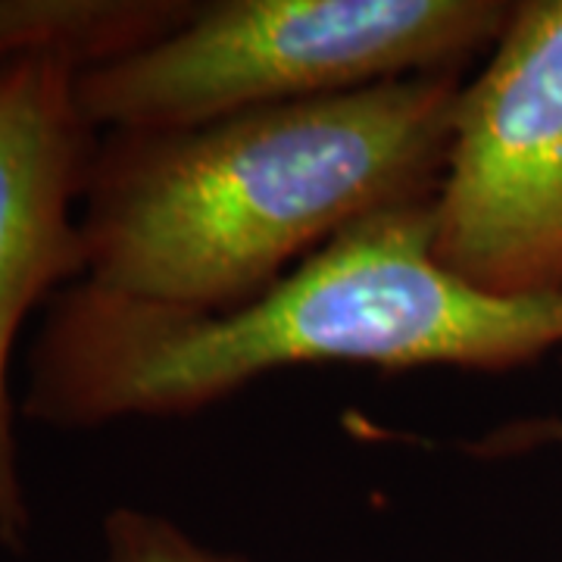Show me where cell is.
Listing matches in <instances>:
<instances>
[{"instance_id":"obj_1","label":"cell","mask_w":562,"mask_h":562,"mask_svg":"<svg viewBox=\"0 0 562 562\" xmlns=\"http://www.w3.org/2000/svg\"><path fill=\"white\" fill-rule=\"evenodd\" d=\"M431 238V203L384 210L232 313L76 281L50 297L22 413L57 428L176 419L301 366L509 372L562 350V297L482 294L443 269Z\"/></svg>"},{"instance_id":"obj_2","label":"cell","mask_w":562,"mask_h":562,"mask_svg":"<svg viewBox=\"0 0 562 562\" xmlns=\"http://www.w3.org/2000/svg\"><path fill=\"white\" fill-rule=\"evenodd\" d=\"M462 76L247 110L169 132H103L81 198L88 284L232 313L375 213L431 203Z\"/></svg>"},{"instance_id":"obj_3","label":"cell","mask_w":562,"mask_h":562,"mask_svg":"<svg viewBox=\"0 0 562 562\" xmlns=\"http://www.w3.org/2000/svg\"><path fill=\"white\" fill-rule=\"evenodd\" d=\"M501 0H216L79 76L103 132H169L387 81L462 76L497 44Z\"/></svg>"},{"instance_id":"obj_4","label":"cell","mask_w":562,"mask_h":562,"mask_svg":"<svg viewBox=\"0 0 562 562\" xmlns=\"http://www.w3.org/2000/svg\"><path fill=\"white\" fill-rule=\"evenodd\" d=\"M435 257L506 301L562 297V0H519L460 88Z\"/></svg>"},{"instance_id":"obj_5","label":"cell","mask_w":562,"mask_h":562,"mask_svg":"<svg viewBox=\"0 0 562 562\" xmlns=\"http://www.w3.org/2000/svg\"><path fill=\"white\" fill-rule=\"evenodd\" d=\"M79 76V63L63 54L0 66V543L13 550L29 538L10 397L13 344L25 316L88 269L76 206L101 135L81 110Z\"/></svg>"},{"instance_id":"obj_6","label":"cell","mask_w":562,"mask_h":562,"mask_svg":"<svg viewBox=\"0 0 562 562\" xmlns=\"http://www.w3.org/2000/svg\"><path fill=\"white\" fill-rule=\"evenodd\" d=\"M184 0H16L0 3V66L63 54L85 69L120 60L191 16Z\"/></svg>"},{"instance_id":"obj_7","label":"cell","mask_w":562,"mask_h":562,"mask_svg":"<svg viewBox=\"0 0 562 562\" xmlns=\"http://www.w3.org/2000/svg\"><path fill=\"white\" fill-rule=\"evenodd\" d=\"M103 562H247L198 543L166 516L113 509L103 522Z\"/></svg>"},{"instance_id":"obj_8","label":"cell","mask_w":562,"mask_h":562,"mask_svg":"<svg viewBox=\"0 0 562 562\" xmlns=\"http://www.w3.org/2000/svg\"><path fill=\"white\" fill-rule=\"evenodd\" d=\"M547 447H562V416H528V419L503 422L482 438L457 441V450L475 460H509Z\"/></svg>"}]
</instances>
